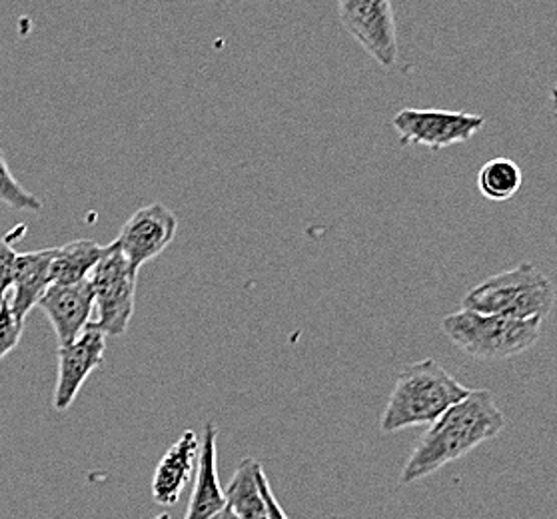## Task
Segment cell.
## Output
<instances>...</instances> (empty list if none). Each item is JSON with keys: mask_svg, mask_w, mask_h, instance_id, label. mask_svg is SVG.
Listing matches in <instances>:
<instances>
[{"mask_svg": "<svg viewBox=\"0 0 557 519\" xmlns=\"http://www.w3.org/2000/svg\"><path fill=\"white\" fill-rule=\"evenodd\" d=\"M178 230V220L169 206L162 202L145 206L136 210L133 217L124 222L121 234L114 244L119 246L126 260L136 270L169 248Z\"/></svg>", "mask_w": 557, "mask_h": 519, "instance_id": "ba28073f", "label": "cell"}, {"mask_svg": "<svg viewBox=\"0 0 557 519\" xmlns=\"http://www.w3.org/2000/svg\"><path fill=\"white\" fill-rule=\"evenodd\" d=\"M52 256H54V248L16 256L13 286L9 292L7 304L18 320H25L26 314L33 308H37L40 298L52 286V279H50Z\"/></svg>", "mask_w": 557, "mask_h": 519, "instance_id": "4fadbf2b", "label": "cell"}, {"mask_svg": "<svg viewBox=\"0 0 557 519\" xmlns=\"http://www.w3.org/2000/svg\"><path fill=\"white\" fill-rule=\"evenodd\" d=\"M442 332L468 356L480 360H509L533 348L542 336V322L461 308L460 312L442 320Z\"/></svg>", "mask_w": 557, "mask_h": 519, "instance_id": "277c9868", "label": "cell"}, {"mask_svg": "<svg viewBox=\"0 0 557 519\" xmlns=\"http://www.w3.org/2000/svg\"><path fill=\"white\" fill-rule=\"evenodd\" d=\"M260 466L256 459H244L226 487V502L238 519H268L267 502L256 478Z\"/></svg>", "mask_w": 557, "mask_h": 519, "instance_id": "9a60e30c", "label": "cell"}, {"mask_svg": "<svg viewBox=\"0 0 557 519\" xmlns=\"http://www.w3.org/2000/svg\"><path fill=\"white\" fill-rule=\"evenodd\" d=\"M16 256L13 246L4 238H0V304L7 302L9 292L13 286L14 262Z\"/></svg>", "mask_w": 557, "mask_h": 519, "instance_id": "d6986e66", "label": "cell"}, {"mask_svg": "<svg viewBox=\"0 0 557 519\" xmlns=\"http://www.w3.org/2000/svg\"><path fill=\"white\" fill-rule=\"evenodd\" d=\"M104 351H107V336L90 324L69 346H62L57 350L59 375H57V386L52 396L54 410L66 411L73 406L88 375L104 362Z\"/></svg>", "mask_w": 557, "mask_h": 519, "instance_id": "9c48e42d", "label": "cell"}, {"mask_svg": "<svg viewBox=\"0 0 557 519\" xmlns=\"http://www.w3.org/2000/svg\"><path fill=\"white\" fill-rule=\"evenodd\" d=\"M212 519H238L236 516H234V511H232L231 507L226 506L222 511H219L216 516Z\"/></svg>", "mask_w": 557, "mask_h": 519, "instance_id": "44dd1931", "label": "cell"}, {"mask_svg": "<svg viewBox=\"0 0 557 519\" xmlns=\"http://www.w3.org/2000/svg\"><path fill=\"white\" fill-rule=\"evenodd\" d=\"M506 428V416L487 390H470L466 398L444 411L428 428L400 473L401 485L420 482L475 447L494 440Z\"/></svg>", "mask_w": 557, "mask_h": 519, "instance_id": "6da1fadb", "label": "cell"}, {"mask_svg": "<svg viewBox=\"0 0 557 519\" xmlns=\"http://www.w3.org/2000/svg\"><path fill=\"white\" fill-rule=\"evenodd\" d=\"M107 246L95 240H73L54 248L50 279L52 284H76L90 276Z\"/></svg>", "mask_w": 557, "mask_h": 519, "instance_id": "5bb4252c", "label": "cell"}, {"mask_svg": "<svg viewBox=\"0 0 557 519\" xmlns=\"http://www.w3.org/2000/svg\"><path fill=\"white\" fill-rule=\"evenodd\" d=\"M23 332H25V320H18L9 308V304H0V360L18 346Z\"/></svg>", "mask_w": 557, "mask_h": 519, "instance_id": "ac0fdd59", "label": "cell"}, {"mask_svg": "<svg viewBox=\"0 0 557 519\" xmlns=\"http://www.w3.org/2000/svg\"><path fill=\"white\" fill-rule=\"evenodd\" d=\"M216 440H219V430L214 423L208 422L202 432L200 454L196 461L195 487H193L184 519H212L228 506L226 492L220 485L219 470H216Z\"/></svg>", "mask_w": 557, "mask_h": 519, "instance_id": "7c38bea8", "label": "cell"}, {"mask_svg": "<svg viewBox=\"0 0 557 519\" xmlns=\"http://www.w3.org/2000/svg\"><path fill=\"white\" fill-rule=\"evenodd\" d=\"M556 304V286L532 262H523L473 286L461 300L463 310L513 320H544Z\"/></svg>", "mask_w": 557, "mask_h": 519, "instance_id": "3957f363", "label": "cell"}, {"mask_svg": "<svg viewBox=\"0 0 557 519\" xmlns=\"http://www.w3.org/2000/svg\"><path fill=\"white\" fill-rule=\"evenodd\" d=\"M88 280L95 291V318L90 326L100 330L107 338L122 336L134 316L138 270L112 242Z\"/></svg>", "mask_w": 557, "mask_h": 519, "instance_id": "5b68a950", "label": "cell"}, {"mask_svg": "<svg viewBox=\"0 0 557 519\" xmlns=\"http://www.w3.org/2000/svg\"><path fill=\"white\" fill-rule=\"evenodd\" d=\"M549 100H552V114L557 119V86L552 88V92H549Z\"/></svg>", "mask_w": 557, "mask_h": 519, "instance_id": "7402d4cb", "label": "cell"}, {"mask_svg": "<svg viewBox=\"0 0 557 519\" xmlns=\"http://www.w3.org/2000/svg\"><path fill=\"white\" fill-rule=\"evenodd\" d=\"M484 126V116L454 110L404 109L392 119L401 146H425L434 152L468 143Z\"/></svg>", "mask_w": 557, "mask_h": 519, "instance_id": "8992f818", "label": "cell"}, {"mask_svg": "<svg viewBox=\"0 0 557 519\" xmlns=\"http://www.w3.org/2000/svg\"><path fill=\"white\" fill-rule=\"evenodd\" d=\"M521 169L509 158H492L478 172V190L492 202H506L520 193Z\"/></svg>", "mask_w": 557, "mask_h": 519, "instance_id": "2e32d148", "label": "cell"}, {"mask_svg": "<svg viewBox=\"0 0 557 519\" xmlns=\"http://www.w3.org/2000/svg\"><path fill=\"white\" fill-rule=\"evenodd\" d=\"M342 25L374 61L392 71L398 64V33L389 0H338Z\"/></svg>", "mask_w": 557, "mask_h": 519, "instance_id": "52a82bcc", "label": "cell"}, {"mask_svg": "<svg viewBox=\"0 0 557 519\" xmlns=\"http://www.w3.org/2000/svg\"><path fill=\"white\" fill-rule=\"evenodd\" d=\"M0 205L9 206L13 210H26V212L42 210V202L37 196L28 193L25 186L14 178L2 148H0Z\"/></svg>", "mask_w": 557, "mask_h": 519, "instance_id": "e0dca14e", "label": "cell"}, {"mask_svg": "<svg viewBox=\"0 0 557 519\" xmlns=\"http://www.w3.org/2000/svg\"><path fill=\"white\" fill-rule=\"evenodd\" d=\"M37 306L49 318L62 348L78 338L92 322L95 291L88 279L76 284H52Z\"/></svg>", "mask_w": 557, "mask_h": 519, "instance_id": "30bf717a", "label": "cell"}, {"mask_svg": "<svg viewBox=\"0 0 557 519\" xmlns=\"http://www.w3.org/2000/svg\"><path fill=\"white\" fill-rule=\"evenodd\" d=\"M256 478H258L260 492H262V495H264V502H267L268 519H290L286 516V511L282 509V506H280L278 497H276L274 492H272L270 482H268L267 471H264L262 466H260V470L256 473Z\"/></svg>", "mask_w": 557, "mask_h": 519, "instance_id": "ffe728a7", "label": "cell"}, {"mask_svg": "<svg viewBox=\"0 0 557 519\" xmlns=\"http://www.w3.org/2000/svg\"><path fill=\"white\" fill-rule=\"evenodd\" d=\"M154 519H170V514H160V516H157Z\"/></svg>", "mask_w": 557, "mask_h": 519, "instance_id": "603a6c76", "label": "cell"}, {"mask_svg": "<svg viewBox=\"0 0 557 519\" xmlns=\"http://www.w3.org/2000/svg\"><path fill=\"white\" fill-rule=\"evenodd\" d=\"M200 454V437L195 430L182 432L181 437L166 449L158 461L152 478V497L158 506H174L184 487L190 483Z\"/></svg>", "mask_w": 557, "mask_h": 519, "instance_id": "8fae6325", "label": "cell"}, {"mask_svg": "<svg viewBox=\"0 0 557 519\" xmlns=\"http://www.w3.org/2000/svg\"><path fill=\"white\" fill-rule=\"evenodd\" d=\"M468 394L470 387L460 384L436 360L428 358L410 363L401 370L392 387L380 428L384 434H394L406 428L432 425Z\"/></svg>", "mask_w": 557, "mask_h": 519, "instance_id": "7a4b0ae2", "label": "cell"}]
</instances>
